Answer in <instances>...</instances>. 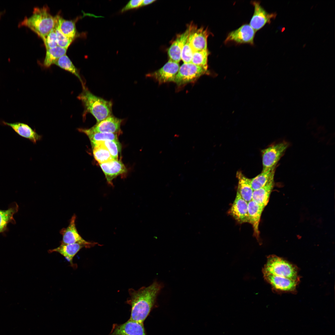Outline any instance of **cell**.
Returning a JSON list of instances; mask_svg holds the SVG:
<instances>
[{"instance_id": "ac0fdd59", "label": "cell", "mask_w": 335, "mask_h": 335, "mask_svg": "<svg viewBox=\"0 0 335 335\" xmlns=\"http://www.w3.org/2000/svg\"><path fill=\"white\" fill-rule=\"evenodd\" d=\"M88 248L85 245L79 243L71 244L60 243V245L56 248L49 249V253L57 252L64 256L74 268H75V266L73 263V259L75 255L82 248Z\"/></svg>"}, {"instance_id": "8992f818", "label": "cell", "mask_w": 335, "mask_h": 335, "mask_svg": "<svg viewBox=\"0 0 335 335\" xmlns=\"http://www.w3.org/2000/svg\"><path fill=\"white\" fill-rule=\"evenodd\" d=\"M208 71L191 62L184 63L180 67L174 82L178 86L194 82Z\"/></svg>"}, {"instance_id": "7c38bea8", "label": "cell", "mask_w": 335, "mask_h": 335, "mask_svg": "<svg viewBox=\"0 0 335 335\" xmlns=\"http://www.w3.org/2000/svg\"><path fill=\"white\" fill-rule=\"evenodd\" d=\"M229 214L239 223H249L248 202L242 198L237 191Z\"/></svg>"}, {"instance_id": "484cf974", "label": "cell", "mask_w": 335, "mask_h": 335, "mask_svg": "<svg viewBox=\"0 0 335 335\" xmlns=\"http://www.w3.org/2000/svg\"><path fill=\"white\" fill-rule=\"evenodd\" d=\"M67 49L59 46L46 50V55L43 61V65L50 67L61 56L66 55Z\"/></svg>"}, {"instance_id": "30bf717a", "label": "cell", "mask_w": 335, "mask_h": 335, "mask_svg": "<svg viewBox=\"0 0 335 335\" xmlns=\"http://www.w3.org/2000/svg\"><path fill=\"white\" fill-rule=\"evenodd\" d=\"M256 32L248 24L242 25L238 29L230 33L225 42H233L237 43L253 44Z\"/></svg>"}, {"instance_id": "4316f807", "label": "cell", "mask_w": 335, "mask_h": 335, "mask_svg": "<svg viewBox=\"0 0 335 335\" xmlns=\"http://www.w3.org/2000/svg\"><path fill=\"white\" fill-rule=\"evenodd\" d=\"M54 64L74 75L79 79L82 86L85 85L80 76L78 70L66 55L60 57Z\"/></svg>"}, {"instance_id": "8fae6325", "label": "cell", "mask_w": 335, "mask_h": 335, "mask_svg": "<svg viewBox=\"0 0 335 335\" xmlns=\"http://www.w3.org/2000/svg\"><path fill=\"white\" fill-rule=\"evenodd\" d=\"M252 3L254 7V12L249 25L256 32L266 24L270 23L271 20L276 17V15L266 12L258 2L252 1Z\"/></svg>"}, {"instance_id": "4fadbf2b", "label": "cell", "mask_w": 335, "mask_h": 335, "mask_svg": "<svg viewBox=\"0 0 335 335\" xmlns=\"http://www.w3.org/2000/svg\"><path fill=\"white\" fill-rule=\"evenodd\" d=\"M104 173L107 182L109 185L114 186L113 179L118 176L126 173L127 169L123 163L118 160L113 159L110 161L99 164Z\"/></svg>"}, {"instance_id": "d6a6232c", "label": "cell", "mask_w": 335, "mask_h": 335, "mask_svg": "<svg viewBox=\"0 0 335 335\" xmlns=\"http://www.w3.org/2000/svg\"><path fill=\"white\" fill-rule=\"evenodd\" d=\"M54 29L56 34L57 45L67 49L73 40L65 36L55 25Z\"/></svg>"}, {"instance_id": "ffe728a7", "label": "cell", "mask_w": 335, "mask_h": 335, "mask_svg": "<svg viewBox=\"0 0 335 335\" xmlns=\"http://www.w3.org/2000/svg\"><path fill=\"white\" fill-rule=\"evenodd\" d=\"M236 177L238 180L237 191L243 199L248 202L252 200L253 191L251 184L250 179L245 176L241 171L237 172Z\"/></svg>"}, {"instance_id": "836d02e7", "label": "cell", "mask_w": 335, "mask_h": 335, "mask_svg": "<svg viewBox=\"0 0 335 335\" xmlns=\"http://www.w3.org/2000/svg\"><path fill=\"white\" fill-rule=\"evenodd\" d=\"M46 50L57 46L56 34L54 28L42 39Z\"/></svg>"}, {"instance_id": "6da1fadb", "label": "cell", "mask_w": 335, "mask_h": 335, "mask_svg": "<svg viewBox=\"0 0 335 335\" xmlns=\"http://www.w3.org/2000/svg\"><path fill=\"white\" fill-rule=\"evenodd\" d=\"M162 287L161 283L155 281L150 286L142 287L137 290L129 288L130 297L126 301L131 306L129 319L143 323L154 306Z\"/></svg>"}, {"instance_id": "1f68e13d", "label": "cell", "mask_w": 335, "mask_h": 335, "mask_svg": "<svg viewBox=\"0 0 335 335\" xmlns=\"http://www.w3.org/2000/svg\"><path fill=\"white\" fill-rule=\"evenodd\" d=\"M99 144L103 145L109 151L114 159L118 160L119 153L121 152V146L118 140H106L96 142L92 145Z\"/></svg>"}, {"instance_id": "9a60e30c", "label": "cell", "mask_w": 335, "mask_h": 335, "mask_svg": "<svg viewBox=\"0 0 335 335\" xmlns=\"http://www.w3.org/2000/svg\"><path fill=\"white\" fill-rule=\"evenodd\" d=\"M266 280L275 288L283 291H292L295 290L298 279L276 276L263 272Z\"/></svg>"}, {"instance_id": "f1b7e54d", "label": "cell", "mask_w": 335, "mask_h": 335, "mask_svg": "<svg viewBox=\"0 0 335 335\" xmlns=\"http://www.w3.org/2000/svg\"><path fill=\"white\" fill-rule=\"evenodd\" d=\"M92 146L94 157L99 164L106 163L114 159L108 150L103 145L97 144Z\"/></svg>"}, {"instance_id": "603a6c76", "label": "cell", "mask_w": 335, "mask_h": 335, "mask_svg": "<svg viewBox=\"0 0 335 335\" xmlns=\"http://www.w3.org/2000/svg\"><path fill=\"white\" fill-rule=\"evenodd\" d=\"M209 35L208 30L203 27L196 30L191 42L193 52L207 49V39Z\"/></svg>"}, {"instance_id": "52a82bcc", "label": "cell", "mask_w": 335, "mask_h": 335, "mask_svg": "<svg viewBox=\"0 0 335 335\" xmlns=\"http://www.w3.org/2000/svg\"><path fill=\"white\" fill-rule=\"evenodd\" d=\"M76 216L74 214L70 219L69 224L66 228L61 229L60 233L62 236L60 243L71 244L79 243L86 245L88 248H90L98 243L89 242L84 239L78 233L76 226Z\"/></svg>"}, {"instance_id": "83f0119b", "label": "cell", "mask_w": 335, "mask_h": 335, "mask_svg": "<svg viewBox=\"0 0 335 335\" xmlns=\"http://www.w3.org/2000/svg\"><path fill=\"white\" fill-rule=\"evenodd\" d=\"M18 209V206L16 204L7 210L0 209V233L6 230L9 222L15 221L13 216L17 212Z\"/></svg>"}, {"instance_id": "d4e9b609", "label": "cell", "mask_w": 335, "mask_h": 335, "mask_svg": "<svg viewBox=\"0 0 335 335\" xmlns=\"http://www.w3.org/2000/svg\"><path fill=\"white\" fill-rule=\"evenodd\" d=\"M275 167L261 172L250 179L251 186L253 190L258 189L265 186L272 178L274 177Z\"/></svg>"}, {"instance_id": "cb8c5ba5", "label": "cell", "mask_w": 335, "mask_h": 335, "mask_svg": "<svg viewBox=\"0 0 335 335\" xmlns=\"http://www.w3.org/2000/svg\"><path fill=\"white\" fill-rule=\"evenodd\" d=\"M78 130L88 136L91 145L97 142L106 140H118V134L95 132L91 131L89 128H82Z\"/></svg>"}, {"instance_id": "d590c367", "label": "cell", "mask_w": 335, "mask_h": 335, "mask_svg": "<svg viewBox=\"0 0 335 335\" xmlns=\"http://www.w3.org/2000/svg\"><path fill=\"white\" fill-rule=\"evenodd\" d=\"M155 0H142L140 7L144 6L150 4L155 1Z\"/></svg>"}, {"instance_id": "7a4b0ae2", "label": "cell", "mask_w": 335, "mask_h": 335, "mask_svg": "<svg viewBox=\"0 0 335 335\" xmlns=\"http://www.w3.org/2000/svg\"><path fill=\"white\" fill-rule=\"evenodd\" d=\"M82 92L77 96L84 107L83 117L88 113L96 119L97 123L111 115L113 103L92 93L85 85L82 86Z\"/></svg>"}, {"instance_id": "d6986e66", "label": "cell", "mask_w": 335, "mask_h": 335, "mask_svg": "<svg viewBox=\"0 0 335 335\" xmlns=\"http://www.w3.org/2000/svg\"><path fill=\"white\" fill-rule=\"evenodd\" d=\"M2 123L3 124L11 128L20 136L29 140L34 144L42 138L41 136L26 123L19 122L10 123L5 121H3Z\"/></svg>"}, {"instance_id": "4dcf8cb0", "label": "cell", "mask_w": 335, "mask_h": 335, "mask_svg": "<svg viewBox=\"0 0 335 335\" xmlns=\"http://www.w3.org/2000/svg\"><path fill=\"white\" fill-rule=\"evenodd\" d=\"M209 54V52L208 49L194 51L191 62L208 70V57Z\"/></svg>"}, {"instance_id": "e0dca14e", "label": "cell", "mask_w": 335, "mask_h": 335, "mask_svg": "<svg viewBox=\"0 0 335 335\" xmlns=\"http://www.w3.org/2000/svg\"><path fill=\"white\" fill-rule=\"evenodd\" d=\"M264 208L252 200L248 202L249 223L252 226L253 235L259 241L260 239L259 226L261 215Z\"/></svg>"}, {"instance_id": "7402d4cb", "label": "cell", "mask_w": 335, "mask_h": 335, "mask_svg": "<svg viewBox=\"0 0 335 335\" xmlns=\"http://www.w3.org/2000/svg\"><path fill=\"white\" fill-rule=\"evenodd\" d=\"M55 18V26L65 36L74 40L78 35L75 20H65L59 15Z\"/></svg>"}, {"instance_id": "277c9868", "label": "cell", "mask_w": 335, "mask_h": 335, "mask_svg": "<svg viewBox=\"0 0 335 335\" xmlns=\"http://www.w3.org/2000/svg\"><path fill=\"white\" fill-rule=\"evenodd\" d=\"M262 271L276 276L297 279V271L295 266L275 255H270L268 257Z\"/></svg>"}, {"instance_id": "5bb4252c", "label": "cell", "mask_w": 335, "mask_h": 335, "mask_svg": "<svg viewBox=\"0 0 335 335\" xmlns=\"http://www.w3.org/2000/svg\"><path fill=\"white\" fill-rule=\"evenodd\" d=\"M123 120L112 114L104 119L97 123L89 129L95 132L118 134L121 131V125Z\"/></svg>"}, {"instance_id": "2e32d148", "label": "cell", "mask_w": 335, "mask_h": 335, "mask_svg": "<svg viewBox=\"0 0 335 335\" xmlns=\"http://www.w3.org/2000/svg\"><path fill=\"white\" fill-rule=\"evenodd\" d=\"M193 25H190L186 30L179 35L171 44L168 50L169 60L179 63L181 60L183 48L185 44Z\"/></svg>"}, {"instance_id": "f546056e", "label": "cell", "mask_w": 335, "mask_h": 335, "mask_svg": "<svg viewBox=\"0 0 335 335\" xmlns=\"http://www.w3.org/2000/svg\"><path fill=\"white\" fill-rule=\"evenodd\" d=\"M197 28L193 25L189 35L185 44L181 52V60L184 63L191 62L193 51L192 48L191 42L194 33Z\"/></svg>"}, {"instance_id": "44dd1931", "label": "cell", "mask_w": 335, "mask_h": 335, "mask_svg": "<svg viewBox=\"0 0 335 335\" xmlns=\"http://www.w3.org/2000/svg\"><path fill=\"white\" fill-rule=\"evenodd\" d=\"M274 184L273 177L264 186L253 190L252 200L265 208L268 202Z\"/></svg>"}, {"instance_id": "ba28073f", "label": "cell", "mask_w": 335, "mask_h": 335, "mask_svg": "<svg viewBox=\"0 0 335 335\" xmlns=\"http://www.w3.org/2000/svg\"><path fill=\"white\" fill-rule=\"evenodd\" d=\"M179 68V63L169 60L160 69L147 74L146 76L153 78L159 84L174 82Z\"/></svg>"}, {"instance_id": "e575fe53", "label": "cell", "mask_w": 335, "mask_h": 335, "mask_svg": "<svg viewBox=\"0 0 335 335\" xmlns=\"http://www.w3.org/2000/svg\"><path fill=\"white\" fill-rule=\"evenodd\" d=\"M142 0H131L121 9V12L123 13L131 9L140 7Z\"/></svg>"}, {"instance_id": "3957f363", "label": "cell", "mask_w": 335, "mask_h": 335, "mask_svg": "<svg viewBox=\"0 0 335 335\" xmlns=\"http://www.w3.org/2000/svg\"><path fill=\"white\" fill-rule=\"evenodd\" d=\"M55 24V16L51 14L48 7L44 6L34 8L32 15L25 17L19 26L27 27L42 39L54 28Z\"/></svg>"}, {"instance_id": "9c48e42d", "label": "cell", "mask_w": 335, "mask_h": 335, "mask_svg": "<svg viewBox=\"0 0 335 335\" xmlns=\"http://www.w3.org/2000/svg\"><path fill=\"white\" fill-rule=\"evenodd\" d=\"M109 335H146L143 323L129 319L121 324H114Z\"/></svg>"}, {"instance_id": "5b68a950", "label": "cell", "mask_w": 335, "mask_h": 335, "mask_svg": "<svg viewBox=\"0 0 335 335\" xmlns=\"http://www.w3.org/2000/svg\"><path fill=\"white\" fill-rule=\"evenodd\" d=\"M289 146L286 141L273 144L261 151L262 170L264 172L275 167Z\"/></svg>"}]
</instances>
